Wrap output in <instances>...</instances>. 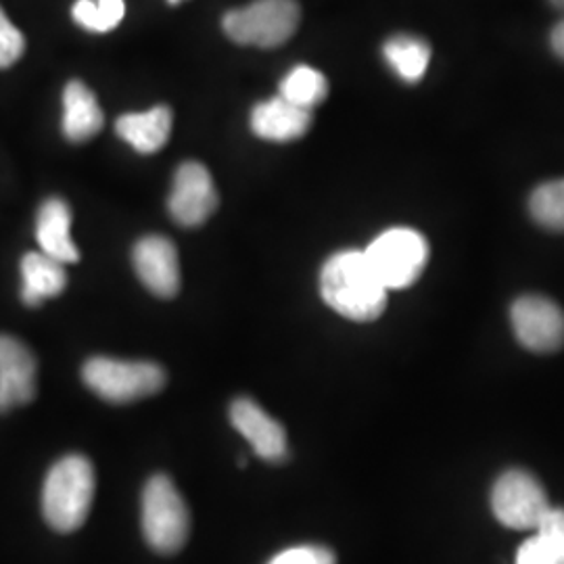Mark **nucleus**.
<instances>
[{
	"label": "nucleus",
	"instance_id": "10",
	"mask_svg": "<svg viewBox=\"0 0 564 564\" xmlns=\"http://www.w3.org/2000/svg\"><path fill=\"white\" fill-rule=\"evenodd\" d=\"M132 263L142 284L158 297L172 300L181 291V262L174 242L165 237H144L134 245Z\"/></svg>",
	"mask_w": 564,
	"mask_h": 564
},
{
	"label": "nucleus",
	"instance_id": "27",
	"mask_svg": "<svg viewBox=\"0 0 564 564\" xmlns=\"http://www.w3.org/2000/svg\"><path fill=\"white\" fill-rule=\"evenodd\" d=\"M550 44H552V51L564 61V20L554 25L550 34Z\"/></svg>",
	"mask_w": 564,
	"mask_h": 564
},
{
	"label": "nucleus",
	"instance_id": "11",
	"mask_svg": "<svg viewBox=\"0 0 564 564\" xmlns=\"http://www.w3.org/2000/svg\"><path fill=\"white\" fill-rule=\"evenodd\" d=\"M36 398V358L23 343L0 335V414Z\"/></svg>",
	"mask_w": 564,
	"mask_h": 564
},
{
	"label": "nucleus",
	"instance_id": "13",
	"mask_svg": "<svg viewBox=\"0 0 564 564\" xmlns=\"http://www.w3.org/2000/svg\"><path fill=\"white\" fill-rule=\"evenodd\" d=\"M310 128L312 111L282 99L281 95L256 105L251 111V130L263 141H297L307 134Z\"/></svg>",
	"mask_w": 564,
	"mask_h": 564
},
{
	"label": "nucleus",
	"instance_id": "12",
	"mask_svg": "<svg viewBox=\"0 0 564 564\" xmlns=\"http://www.w3.org/2000/svg\"><path fill=\"white\" fill-rule=\"evenodd\" d=\"M230 423L251 444L253 452L268 463L286 460V433L262 405L239 398L230 405Z\"/></svg>",
	"mask_w": 564,
	"mask_h": 564
},
{
	"label": "nucleus",
	"instance_id": "6",
	"mask_svg": "<svg viewBox=\"0 0 564 564\" xmlns=\"http://www.w3.org/2000/svg\"><path fill=\"white\" fill-rule=\"evenodd\" d=\"M364 253L389 291L405 289L421 279L429 262V242L412 228H391Z\"/></svg>",
	"mask_w": 564,
	"mask_h": 564
},
{
	"label": "nucleus",
	"instance_id": "4",
	"mask_svg": "<svg viewBox=\"0 0 564 564\" xmlns=\"http://www.w3.org/2000/svg\"><path fill=\"white\" fill-rule=\"evenodd\" d=\"M191 514L170 477L155 475L142 491V533L160 554H174L188 540Z\"/></svg>",
	"mask_w": 564,
	"mask_h": 564
},
{
	"label": "nucleus",
	"instance_id": "16",
	"mask_svg": "<svg viewBox=\"0 0 564 564\" xmlns=\"http://www.w3.org/2000/svg\"><path fill=\"white\" fill-rule=\"evenodd\" d=\"M102 111L90 88L72 80L63 90V134L72 142L90 141L102 128Z\"/></svg>",
	"mask_w": 564,
	"mask_h": 564
},
{
	"label": "nucleus",
	"instance_id": "19",
	"mask_svg": "<svg viewBox=\"0 0 564 564\" xmlns=\"http://www.w3.org/2000/svg\"><path fill=\"white\" fill-rule=\"evenodd\" d=\"M281 97L297 107L312 111L314 107L326 101L328 82L324 78L323 72H318L310 65H297L282 78Z\"/></svg>",
	"mask_w": 564,
	"mask_h": 564
},
{
	"label": "nucleus",
	"instance_id": "28",
	"mask_svg": "<svg viewBox=\"0 0 564 564\" xmlns=\"http://www.w3.org/2000/svg\"><path fill=\"white\" fill-rule=\"evenodd\" d=\"M556 9H561V11H564V0H550Z\"/></svg>",
	"mask_w": 564,
	"mask_h": 564
},
{
	"label": "nucleus",
	"instance_id": "5",
	"mask_svg": "<svg viewBox=\"0 0 564 564\" xmlns=\"http://www.w3.org/2000/svg\"><path fill=\"white\" fill-rule=\"evenodd\" d=\"M82 379L105 402L130 403L160 393L165 384V372L155 362L90 358L82 368Z\"/></svg>",
	"mask_w": 564,
	"mask_h": 564
},
{
	"label": "nucleus",
	"instance_id": "3",
	"mask_svg": "<svg viewBox=\"0 0 564 564\" xmlns=\"http://www.w3.org/2000/svg\"><path fill=\"white\" fill-rule=\"evenodd\" d=\"M302 21L297 0H256L228 11L223 28L226 36L242 46L276 48L293 39Z\"/></svg>",
	"mask_w": 564,
	"mask_h": 564
},
{
	"label": "nucleus",
	"instance_id": "23",
	"mask_svg": "<svg viewBox=\"0 0 564 564\" xmlns=\"http://www.w3.org/2000/svg\"><path fill=\"white\" fill-rule=\"evenodd\" d=\"M268 564H337V558L324 545H295L276 554Z\"/></svg>",
	"mask_w": 564,
	"mask_h": 564
},
{
	"label": "nucleus",
	"instance_id": "8",
	"mask_svg": "<svg viewBox=\"0 0 564 564\" xmlns=\"http://www.w3.org/2000/svg\"><path fill=\"white\" fill-rule=\"evenodd\" d=\"M510 323L519 343L535 354L564 347V312L544 295H523L510 307Z\"/></svg>",
	"mask_w": 564,
	"mask_h": 564
},
{
	"label": "nucleus",
	"instance_id": "1",
	"mask_svg": "<svg viewBox=\"0 0 564 564\" xmlns=\"http://www.w3.org/2000/svg\"><path fill=\"white\" fill-rule=\"evenodd\" d=\"M387 286L364 251L330 256L321 272V293L330 310L354 323H372L387 307Z\"/></svg>",
	"mask_w": 564,
	"mask_h": 564
},
{
	"label": "nucleus",
	"instance_id": "9",
	"mask_svg": "<svg viewBox=\"0 0 564 564\" xmlns=\"http://www.w3.org/2000/svg\"><path fill=\"white\" fill-rule=\"evenodd\" d=\"M218 191L207 167L197 162L182 163L174 174L167 209L174 223L193 228L207 223L218 209Z\"/></svg>",
	"mask_w": 564,
	"mask_h": 564
},
{
	"label": "nucleus",
	"instance_id": "14",
	"mask_svg": "<svg viewBox=\"0 0 564 564\" xmlns=\"http://www.w3.org/2000/svg\"><path fill=\"white\" fill-rule=\"evenodd\" d=\"M36 239L42 253L61 263H76L80 251L72 239V209L61 199H46L36 218Z\"/></svg>",
	"mask_w": 564,
	"mask_h": 564
},
{
	"label": "nucleus",
	"instance_id": "22",
	"mask_svg": "<svg viewBox=\"0 0 564 564\" xmlns=\"http://www.w3.org/2000/svg\"><path fill=\"white\" fill-rule=\"evenodd\" d=\"M25 51V39L0 9V69L11 67L21 59Z\"/></svg>",
	"mask_w": 564,
	"mask_h": 564
},
{
	"label": "nucleus",
	"instance_id": "24",
	"mask_svg": "<svg viewBox=\"0 0 564 564\" xmlns=\"http://www.w3.org/2000/svg\"><path fill=\"white\" fill-rule=\"evenodd\" d=\"M74 20L82 28L90 30V32H109L107 23L102 20L101 9H99V2L97 0H78L74 4Z\"/></svg>",
	"mask_w": 564,
	"mask_h": 564
},
{
	"label": "nucleus",
	"instance_id": "25",
	"mask_svg": "<svg viewBox=\"0 0 564 564\" xmlns=\"http://www.w3.org/2000/svg\"><path fill=\"white\" fill-rule=\"evenodd\" d=\"M538 533H542L564 554V508H550L538 527Z\"/></svg>",
	"mask_w": 564,
	"mask_h": 564
},
{
	"label": "nucleus",
	"instance_id": "21",
	"mask_svg": "<svg viewBox=\"0 0 564 564\" xmlns=\"http://www.w3.org/2000/svg\"><path fill=\"white\" fill-rule=\"evenodd\" d=\"M517 564H564V554L542 533H535L519 547Z\"/></svg>",
	"mask_w": 564,
	"mask_h": 564
},
{
	"label": "nucleus",
	"instance_id": "20",
	"mask_svg": "<svg viewBox=\"0 0 564 564\" xmlns=\"http://www.w3.org/2000/svg\"><path fill=\"white\" fill-rule=\"evenodd\" d=\"M529 214L545 230L564 232V178L538 186L529 199Z\"/></svg>",
	"mask_w": 564,
	"mask_h": 564
},
{
	"label": "nucleus",
	"instance_id": "29",
	"mask_svg": "<svg viewBox=\"0 0 564 564\" xmlns=\"http://www.w3.org/2000/svg\"><path fill=\"white\" fill-rule=\"evenodd\" d=\"M170 4H178V2H182V0H167Z\"/></svg>",
	"mask_w": 564,
	"mask_h": 564
},
{
	"label": "nucleus",
	"instance_id": "26",
	"mask_svg": "<svg viewBox=\"0 0 564 564\" xmlns=\"http://www.w3.org/2000/svg\"><path fill=\"white\" fill-rule=\"evenodd\" d=\"M97 2H99L102 20L107 23V28L109 30L118 28V23L123 20V13H126L123 0H97Z\"/></svg>",
	"mask_w": 564,
	"mask_h": 564
},
{
	"label": "nucleus",
	"instance_id": "18",
	"mask_svg": "<svg viewBox=\"0 0 564 564\" xmlns=\"http://www.w3.org/2000/svg\"><path fill=\"white\" fill-rule=\"evenodd\" d=\"M383 55L400 80L416 84L423 80L426 67L431 63V46L419 36L398 34L384 42Z\"/></svg>",
	"mask_w": 564,
	"mask_h": 564
},
{
	"label": "nucleus",
	"instance_id": "17",
	"mask_svg": "<svg viewBox=\"0 0 564 564\" xmlns=\"http://www.w3.org/2000/svg\"><path fill=\"white\" fill-rule=\"evenodd\" d=\"M116 132L142 155L158 153L172 132V109L160 105L144 113H126L116 123Z\"/></svg>",
	"mask_w": 564,
	"mask_h": 564
},
{
	"label": "nucleus",
	"instance_id": "15",
	"mask_svg": "<svg viewBox=\"0 0 564 564\" xmlns=\"http://www.w3.org/2000/svg\"><path fill=\"white\" fill-rule=\"evenodd\" d=\"M21 302L39 307L44 300L57 297L67 286L65 263L53 260L42 251L25 253L21 260Z\"/></svg>",
	"mask_w": 564,
	"mask_h": 564
},
{
	"label": "nucleus",
	"instance_id": "2",
	"mask_svg": "<svg viewBox=\"0 0 564 564\" xmlns=\"http://www.w3.org/2000/svg\"><path fill=\"white\" fill-rule=\"evenodd\" d=\"M95 498V470L84 456H65L55 464L42 487V512L59 533H72L86 523Z\"/></svg>",
	"mask_w": 564,
	"mask_h": 564
},
{
	"label": "nucleus",
	"instance_id": "7",
	"mask_svg": "<svg viewBox=\"0 0 564 564\" xmlns=\"http://www.w3.org/2000/svg\"><path fill=\"white\" fill-rule=\"evenodd\" d=\"M491 508L496 519L506 527L517 531H538L552 506L547 502L544 487L531 473L512 468L500 475L494 485Z\"/></svg>",
	"mask_w": 564,
	"mask_h": 564
}]
</instances>
